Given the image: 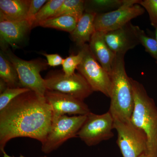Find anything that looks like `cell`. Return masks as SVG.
<instances>
[{
    "label": "cell",
    "mask_w": 157,
    "mask_h": 157,
    "mask_svg": "<svg viewBox=\"0 0 157 157\" xmlns=\"http://www.w3.org/2000/svg\"><path fill=\"white\" fill-rule=\"evenodd\" d=\"M31 0H1L0 21L27 20Z\"/></svg>",
    "instance_id": "cell-15"
},
{
    "label": "cell",
    "mask_w": 157,
    "mask_h": 157,
    "mask_svg": "<svg viewBox=\"0 0 157 157\" xmlns=\"http://www.w3.org/2000/svg\"><path fill=\"white\" fill-rule=\"evenodd\" d=\"M46 90L69 95L82 101L89 97L94 91L81 74L67 76L63 73H52L44 78Z\"/></svg>",
    "instance_id": "cell-9"
},
{
    "label": "cell",
    "mask_w": 157,
    "mask_h": 157,
    "mask_svg": "<svg viewBox=\"0 0 157 157\" xmlns=\"http://www.w3.org/2000/svg\"><path fill=\"white\" fill-rule=\"evenodd\" d=\"M105 42L115 55L125 56L130 49L140 44L135 25L130 22L121 28L104 33Z\"/></svg>",
    "instance_id": "cell-12"
},
{
    "label": "cell",
    "mask_w": 157,
    "mask_h": 157,
    "mask_svg": "<svg viewBox=\"0 0 157 157\" xmlns=\"http://www.w3.org/2000/svg\"><path fill=\"white\" fill-rule=\"evenodd\" d=\"M155 39L156 40L157 42V25L155 26Z\"/></svg>",
    "instance_id": "cell-30"
},
{
    "label": "cell",
    "mask_w": 157,
    "mask_h": 157,
    "mask_svg": "<svg viewBox=\"0 0 157 157\" xmlns=\"http://www.w3.org/2000/svg\"><path fill=\"white\" fill-rule=\"evenodd\" d=\"M83 57V51L80 48L76 55H70L64 59L63 64V73L66 76H70L75 73L78 66L81 63Z\"/></svg>",
    "instance_id": "cell-23"
},
{
    "label": "cell",
    "mask_w": 157,
    "mask_h": 157,
    "mask_svg": "<svg viewBox=\"0 0 157 157\" xmlns=\"http://www.w3.org/2000/svg\"><path fill=\"white\" fill-rule=\"evenodd\" d=\"M110 78L109 112L113 120L130 121L135 102L131 78L126 71L124 56L116 55Z\"/></svg>",
    "instance_id": "cell-3"
},
{
    "label": "cell",
    "mask_w": 157,
    "mask_h": 157,
    "mask_svg": "<svg viewBox=\"0 0 157 157\" xmlns=\"http://www.w3.org/2000/svg\"><path fill=\"white\" fill-rule=\"evenodd\" d=\"M86 118V115H63L52 121L51 128L42 151L48 154L56 150L67 140L77 137V134Z\"/></svg>",
    "instance_id": "cell-5"
},
{
    "label": "cell",
    "mask_w": 157,
    "mask_h": 157,
    "mask_svg": "<svg viewBox=\"0 0 157 157\" xmlns=\"http://www.w3.org/2000/svg\"><path fill=\"white\" fill-rule=\"evenodd\" d=\"M113 117L109 111L102 114L91 112L86 115L77 136L87 146L98 145L113 137Z\"/></svg>",
    "instance_id": "cell-7"
},
{
    "label": "cell",
    "mask_w": 157,
    "mask_h": 157,
    "mask_svg": "<svg viewBox=\"0 0 157 157\" xmlns=\"http://www.w3.org/2000/svg\"></svg>",
    "instance_id": "cell-32"
},
{
    "label": "cell",
    "mask_w": 157,
    "mask_h": 157,
    "mask_svg": "<svg viewBox=\"0 0 157 157\" xmlns=\"http://www.w3.org/2000/svg\"><path fill=\"white\" fill-rule=\"evenodd\" d=\"M88 45L93 56L110 75L116 55L105 42L104 33L95 32Z\"/></svg>",
    "instance_id": "cell-14"
},
{
    "label": "cell",
    "mask_w": 157,
    "mask_h": 157,
    "mask_svg": "<svg viewBox=\"0 0 157 157\" xmlns=\"http://www.w3.org/2000/svg\"><path fill=\"white\" fill-rule=\"evenodd\" d=\"M134 94V110L131 121L144 132L147 139L149 157H157V107L143 85L131 78Z\"/></svg>",
    "instance_id": "cell-2"
},
{
    "label": "cell",
    "mask_w": 157,
    "mask_h": 157,
    "mask_svg": "<svg viewBox=\"0 0 157 157\" xmlns=\"http://www.w3.org/2000/svg\"><path fill=\"white\" fill-rule=\"evenodd\" d=\"M83 51V57L77 68L93 91L100 92L109 98L111 90L110 75L97 61L91 53L88 44L80 47Z\"/></svg>",
    "instance_id": "cell-8"
},
{
    "label": "cell",
    "mask_w": 157,
    "mask_h": 157,
    "mask_svg": "<svg viewBox=\"0 0 157 157\" xmlns=\"http://www.w3.org/2000/svg\"><path fill=\"white\" fill-rule=\"evenodd\" d=\"M32 29V25L27 20L0 21L1 46L5 48L8 45L16 46L22 42Z\"/></svg>",
    "instance_id": "cell-13"
},
{
    "label": "cell",
    "mask_w": 157,
    "mask_h": 157,
    "mask_svg": "<svg viewBox=\"0 0 157 157\" xmlns=\"http://www.w3.org/2000/svg\"><path fill=\"white\" fill-rule=\"evenodd\" d=\"M64 0L48 1L36 14L32 24V28L39 26L40 23L53 17Z\"/></svg>",
    "instance_id": "cell-21"
},
{
    "label": "cell",
    "mask_w": 157,
    "mask_h": 157,
    "mask_svg": "<svg viewBox=\"0 0 157 157\" xmlns=\"http://www.w3.org/2000/svg\"><path fill=\"white\" fill-rule=\"evenodd\" d=\"M117 132V143L123 157H139L147 150V139L144 132L130 121L113 120Z\"/></svg>",
    "instance_id": "cell-6"
},
{
    "label": "cell",
    "mask_w": 157,
    "mask_h": 157,
    "mask_svg": "<svg viewBox=\"0 0 157 157\" xmlns=\"http://www.w3.org/2000/svg\"><path fill=\"white\" fill-rule=\"evenodd\" d=\"M123 0H92L85 2V10L97 14L108 13L120 8Z\"/></svg>",
    "instance_id": "cell-19"
},
{
    "label": "cell",
    "mask_w": 157,
    "mask_h": 157,
    "mask_svg": "<svg viewBox=\"0 0 157 157\" xmlns=\"http://www.w3.org/2000/svg\"><path fill=\"white\" fill-rule=\"evenodd\" d=\"M3 157H13V156H10L8 154H7V153H6V152H4V153H3ZM25 157V156H24L23 155H21L19 157ZM41 157H47L46 156H42Z\"/></svg>",
    "instance_id": "cell-29"
},
{
    "label": "cell",
    "mask_w": 157,
    "mask_h": 157,
    "mask_svg": "<svg viewBox=\"0 0 157 157\" xmlns=\"http://www.w3.org/2000/svg\"><path fill=\"white\" fill-rule=\"evenodd\" d=\"M85 2L82 0H64L53 17L69 15L76 17L78 20L84 13Z\"/></svg>",
    "instance_id": "cell-20"
},
{
    "label": "cell",
    "mask_w": 157,
    "mask_h": 157,
    "mask_svg": "<svg viewBox=\"0 0 157 157\" xmlns=\"http://www.w3.org/2000/svg\"><path fill=\"white\" fill-rule=\"evenodd\" d=\"M137 38L145 49V51L156 60L157 63V42L155 37L150 36L139 26L135 25Z\"/></svg>",
    "instance_id": "cell-22"
},
{
    "label": "cell",
    "mask_w": 157,
    "mask_h": 157,
    "mask_svg": "<svg viewBox=\"0 0 157 157\" xmlns=\"http://www.w3.org/2000/svg\"><path fill=\"white\" fill-rule=\"evenodd\" d=\"M0 77L9 87H20L18 74L15 67L2 52L0 54Z\"/></svg>",
    "instance_id": "cell-17"
},
{
    "label": "cell",
    "mask_w": 157,
    "mask_h": 157,
    "mask_svg": "<svg viewBox=\"0 0 157 157\" xmlns=\"http://www.w3.org/2000/svg\"><path fill=\"white\" fill-rule=\"evenodd\" d=\"M30 90L24 87L7 88L3 93L0 94V111L6 108L11 101L20 95Z\"/></svg>",
    "instance_id": "cell-24"
},
{
    "label": "cell",
    "mask_w": 157,
    "mask_h": 157,
    "mask_svg": "<svg viewBox=\"0 0 157 157\" xmlns=\"http://www.w3.org/2000/svg\"><path fill=\"white\" fill-rule=\"evenodd\" d=\"M97 14L94 12L85 11L78 20L74 30L70 33L71 39L80 48L87 42L89 43L95 32L94 20Z\"/></svg>",
    "instance_id": "cell-16"
},
{
    "label": "cell",
    "mask_w": 157,
    "mask_h": 157,
    "mask_svg": "<svg viewBox=\"0 0 157 157\" xmlns=\"http://www.w3.org/2000/svg\"><path fill=\"white\" fill-rule=\"evenodd\" d=\"M139 5L147 11L151 24L155 27L157 25V0L140 1Z\"/></svg>",
    "instance_id": "cell-25"
},
{
    "label": "cell",
    "mask_w": 157,
    "mask_h": 157,
    "mask_svg": "<svg viewBox=\"0 0 157 157\" xmlns=\"http://www.w3.org/2000/svg\"><path fill=\"white\" fill-rule=\"evenodd\" d=\"M52 122V110L45 97L31 90L20 95L0 111L1 154L9 140L16 137H29L42 144Z\"/></svg>",
    "instance_id": "cell-1"
},
{
    "label": "cell",
    "mask_w": 157,
    "mask_h": 157,
    "mask_svg": "<svg viewBox=\"0 0 157 157\" xmlns=\"http://www.w3.org/2000/svg\"><path fill=\"white\" fill-rule=\"evenodd\" d=\"M139 157H149L146 154H145V153H144L143 154L141 155Z\"/></svg>",
    "instance_id": "cell-31"
},
{
    "label": "cell",
    "mask_w": 157,
    "mask_h": 157,
    "mask_svg": "<svg viewBox=\"0 0 157 157\" xmlns=\"http://www.w3.org/2000/svg\"><path fill=\"white\" fill-rule=\"evenodd\" d=\"M144 11L142 6L136 5L131 7L121 6L108 13L97 14L94 20L95 32L105 33L121 28L132 19L143 14Z\"/></svg>",
    "instance_id": "cell-10"
},
{
    "label": "cell",
    "mask_w": 157,
    "mask_h": 157,
    "mask_svg": "<svg viewBox=\"0 0 157 157\" xmlns=\"http://www.w3.org/2000/svg\"><path fill=\"white\" fill-rule=\"evenodd\" d=\"M7 57L15 67L18 74L20 86L33 91L38 95L45 97L46 91L44 78L40 73L48 68V64L43 60L27 61L7 52Z\"/></svg>",
    "instance_id": "cell-4"
},
{
    "label": "cell",
    "mask_w": 157,
    "mask_h": 157,
    "mask_svg": "<svg viewBox=\"0 0 157 157\" xmlns=\"http://www.w3.org/2000/svg\"><path fill=\"white\" fill-rule=\"evenodd\" d=\"M45 98L51 107L52 121L67 114L87 115L91 112L84 101L69 95L47 90Z\"/></svg>",
    "instance_id": "cell-11"
},
{
    "label": "cell",
    "mask_w": 157,
    "mask_h": 157,
    "mask_svg": "<svg viewBox=\"0 0 157 157\" xmlns=\"http://www.w3.org/2000/svg\"><path fill=\"white\" fill-rule=\"evenodd\" d=\"M48 2L46 0H31L27 20L33 24L34 18L42 6Z\"/></svg>",
    "instance_id": "cell-26"
},
{
    "label": "cell",
    "mask_w": 157,
    "mask_h": 157,
    "mask_svg": "<svg viewBox=\"0 0 157 157\" xmlns=\"http://www.w3.org/2000/svg\"><path fill=\"white\" fill-rule=\"evenodd\" d=\"M42 55L46 57L47 64L50 67H57L63 64L64 59L58 54L43 53Z\"/></svg>",
    "instance_id": "cell-27"
},
{
    "label": "cell",
    "mask_w": 157,
    "mask_h": 157,
    "mask_svg": "<svg viewBox=\"0 0 157 157\" xmlns=\"http://www.w3.org/2000/svg\"><path fill=\"white\" fill-rule=\"evenodd\" d=\"M78 20L69 15H62L52 17L41 23L39 26L65 31L71 33L77 25Z\"/></svg>",
    "instance_id": "cell-18"
},
{
    "label": "cell",
    "mask_w": 157,
    "mask_h": 157,
    "mask_svg": "<svg viewBox=\"0 0 157 157\" xmlns=\"http://www.w3.org/2000/svg\"><path fill=\"white\" fill-rule=\"evenodd\" d=\"M8 87L7 84L2 79H0V94H2Z\"/></svg>",
    "instance_id": "cell-28"
}]
</instances>
